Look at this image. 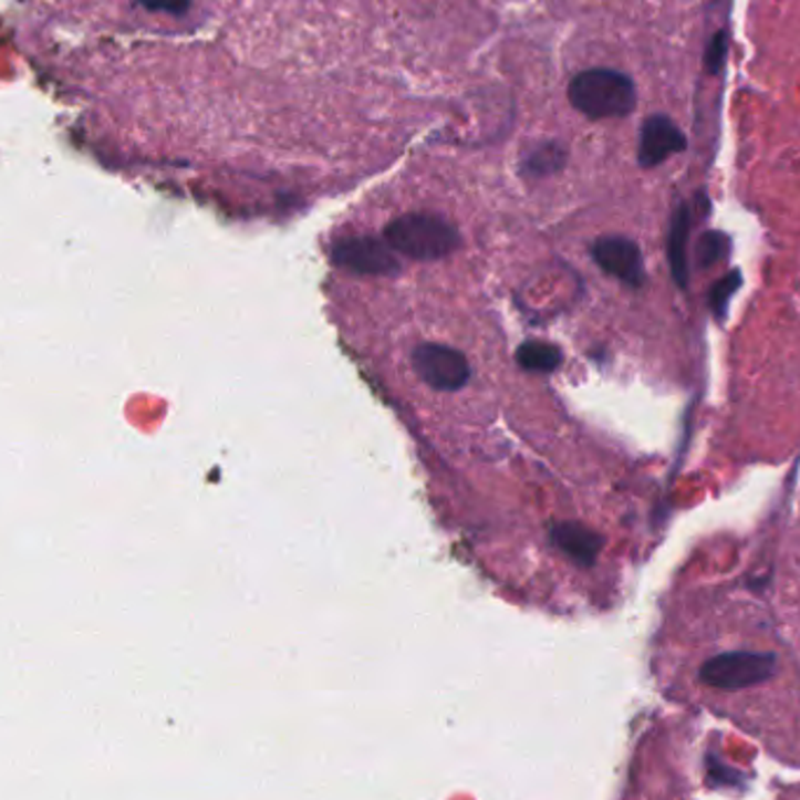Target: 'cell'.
<instances>
[{
	"mask_svg": "<svg viewBox=\"0 0 800 800\" xmlns=\"http://www.w3.org/2000/svg\"><path fill=\"white\" fill-rule=\"evenodd\" d=\"M569 104L588 120L627 117L637 108V87L630 75L613 69H588L567 87Z\"/></svg>",
	"mask_w": 800,
	"mask_h": 800,
	"instance_id": "6da1fadb",
	"label": "cell"
},
{
	"mask_svg": "<svg viewBox=\"0 0 800 800\" xmlns=\"http://www.w3.org/2000/svg\"><path fill=\"white\" fill-rule=\"evenodd\" d=\"M384 241L392 246V251L422 262L443 260L461 246L459 230L436 214H403L394 218L384 228Z\"/></svg>",
	"mask_w": 800,
	"mask_h": 800,
	"instance_id": "7a4b0ae2",
	"label": "cell"
},
{
	"mask_svg": "<svg viewBox=\"0 0 800 800\" xmlns=\"http://www.w3.org/2000/svg\"><path fill=\"white\" fill-rule=\"evenodd\" d=\"M777 669L779 661L770 651H730L700 667V682L716 690H745L770 682Z\"/></svg>",
	"mask_w": 800,
	"mask_h": 800,
	"instance_id": "3957f363",
	"label": "cell"
},
{
	"mask_svg": "<svg viewBox=\"0 0 800 800\" xmlns=\"http://www.w3.org/2000/svg\"><path fill=\"white\" fill-rule=\"evenodd\" d=\"M413 367L419 380L436 392H459L474 375L459 349L436 342H424L413 349Z\"/></svg>",
	"mask_w": 800,
	"mask_h": 800,
	"instance_id": "277c9868",
	"label": "cell"
},
{
	"mask_svg": "<svg viewBox=\"0 0 800 800\" xmlns=\"http://www.w3.org/2000/svg\"><path fill=\"white\" fill-rule=\"evenodd\" d=\"M331 258L335 264L356 274L394 277L401 272V262L392 246L375 237H342L333 243Z\"/></svg>",
	"mask_w": 800,
	"mask_h": 800,
	"instance_id": "5b68a950",
	"label": "cell"
},
{
	"mask_svg": "<svg viewBox=\"0 0 800 800\" xmlns=\"http://www.w3.org/2000/svg\"><path fill=\"white\" fill-rule=\"evenodd\" d=\"M592 260L598 262L609 277L632 285V289H642L644 285V258L640 246L627 237H600L592 243Z\"/></svg>",
	"mask_w": 800,
	"mask_h": 800,
	"instance_id": "8992f818",
	"label": "cell"
},
{
	"mask_svg": "<svg viewBox=\"0 0 800 800\" xmlns=\"http://www.w3.org/2000/svg\"><path fill=\"white\" fill-rule=\"evenodd\" d=\"M688 141L684 132L674 125L665 115H651L644 120L642 136H640V153L637 159L644 169H653L663 164L667 157L684 153Z\"/></svg>",
	"mask_w": 800,
	"mask_h": 800,
	"instance_id": "52a82bcc",
	"label": "cell"
},
{
	"mask_svg": "<svg viewBox=\"0 0 800 800\" xmlns=\"http://www.w3.org/2000/svg\"><path fill=\"white\" fill-rule=\"evenodd\" d=\"M550 539L571 562L581 567H592L598 562L604 548V539L600 533L579 522H558L550 529Z\"/></svg>",
	"mask_w": 800,
	"mask_h": 800,
	"instance_id": "ba28073f",
	"label": "cell"
},
{
	"mask_svg": "<svg viewBox=\"0 0 800 800\" xmlns=\"http://www.w3.org/2000/svg\"><path fill=\"white\" fill-rule=\"evenodd\" d=\"M690 207L688 204H682L679 209L674 211L672 222H669V235H667V260H669V270H672V279L676 281L679 289H686L688 285V232H690Z\"/></svg>",
	"mask_w": 800,
	"mask_h": 800,
	"instance_id": "9c48e42d",
	"label": "cell"
},
{
	"mask_svg": "<svg viewBox=\"0 0 800 800\" xmlns=\"http://www.w3.org/2000/svg\"><path fill=\"white\" fill-rule=\"evenodd\" d=\"M567 164V148L555 141L537 143L529 148L520 159V172L529 178H546L564 169Z\"/></svg>",
	"mask_w": 800,
	"mask_h": 800,
	"instance_id": "30bf717a",
	"label": "cell"
},
{
	"mask_svg": "<svg viewBox=\"0 0 800 800\" xmlns=\"http://www.w3.org/2000/svg\"><path fill=\"white\" fill-rule=\"evenodd\" d=\"M518 365L527 373H539V375H548L552 371H558L562 363V352L550 342L543 340H527L518 346L516 352Z\"/></svg>",
	"mask_w": 800,
	"mask_h": 800,
	"instance_id": "8fae6325",
	"label": "cell"
},
{
	"mask_svg": "<svg viewBox=\"0 0 800 800\" xmlns=\"http://www.w3.org/2000/svg\"><path fill=\"white\" fill-rule=\"evenodd\" d=\"M742 285V274L740 272H728L726 277H721L719 281L714 283V289L709 293V307L711 314L716 316V321H724L728 314V302L733 300V295L737 293V289Z\"/></svg>",
	"mask_w": 800,
	"mask_h": 800,
	"instance_id": "7c38bea8",
	"label": "cell"
},
{
	"mask_svg": "<svg viewBox=\"0 0 800 800\" xmlns=\"http://www.w3.org/2000/svg\"><path fill=\"white\" fill-rule=\"evenodd\" d=\"M730 251V239L724 232H705L697 241V264L707 270V267H714L716 262H721Z\"/></svg>",
	"mask_w": 800,
	"mask_h": 800,
	"instance_id": "4fadbf2b",
	"label": "cell"
},
{
	"mask_svg": "<svg viewBox=\"0 0 800 800\" xmlns=\"http://www.w3.org/2000/svg\"><path fill=\"white\" fill-rule=\"evenodd\" d=\"M726 54H728V35L726 31H716L705 52V69L709 75H719L724 71Z\"/></svg>",
	"mask_w": 800,
	"mask_h": 800,
	"instance_id": "5bb4252c",
	"label": "cell"
},
{
	"mask_svg": "<svg viewBox=\"0 0 800 800\" xmlns=\"http://www.w3.org/2000/svg\"><path fill=\"white\" fill-rule=\"evenodd\" d=\"M138 6L150 12H167L174 17H183L193 8V0H138Z\"/></svg>",
	"mask_w": 800,
	"mask_h": 800,
	"instance_id": "9a60e30c",
	"label": "cell"
}]
</instances>
